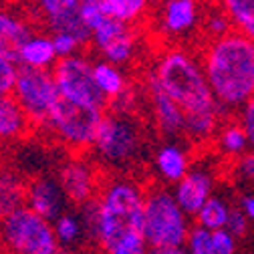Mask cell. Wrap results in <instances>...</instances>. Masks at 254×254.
Here are the masks:
<instances>
[{"instance_id":"1","label":"cell","mask_w":254,"mask_h":254,"mask_svg":"<svg viewBox=\"0 0 254 254\" xmlns=\"http://www.w3.org/2000/svg\"><path fill=\"white\" fill-rule=\"evenodd\" d=\"M145 192L147 188L143 184L123 174H111L103 180L97 198L79 206L89 242L109 254L145 252Z\"/></svg>"},{"instance_id":"2","label":"cell","mask_w":254,"mask_h":254,"mask_svg":"<svg viewBox=\"0 0 254 254\" xmlns=\"http://www.w3.org/2000/svg\"><path fill=\"white\" fill-rule=\"evenodd\" d=\"M200 61L224 111H240L254 99V39L236 28L216 39H204Z\"/></svg>"},{"instance_id":"3","label":"cell","mask_w":254,"mask_h":254,"mask_svg":"<svg viewBox=\"0 0 254 254\" xmlns=\"http://www.w3.org/2000/svg\"><path fill=\"white\" fill-rule=\"evenodd\" d=\"M151 73L180 103L186 115L222 109L214 97V91L208 83L200 57H194L184 47L166 49L157 57Z\"/></svg>"},{"instance_id":"4","label":"cell","mask_w":254,"mask_h":254,"mask_svg":"<svg viewBox=\"0 0 254 254\" xmlns=\"http://www.w3.org/2000/svg\"><path fill=\"white\" fill-rule=\"evenodd\" d=\"M190 218L174 196V190L153 184L145 192L143 236L147 250L160 254H178L186 250V238L192 228Z\"/></svg>"},{"instance_id":"5","label":"cell","mask_w":254,"mask_h":254,"mask_svg":"<svg viewBox=\"0 0 254 254\" xmlns=\"http://www.w3.org/2000/svg\"><path fill=\"white\" fill-rule=\"evenodd\" d=\"M143 151L145 133L139 121L129 111H105L91 145V153L97 164L115 174H125L141 162Z\"/></svg>"},{"instance_id":"6","label":"cell","mask_w":254,"mask_h":254,"mask_svg":"<svg viewBox=\"0 0 254 254\" xmlns=\"http://www.w3.org/2000/svg\"><path fill=\"white\" fill-rule=\"evenodd\" d=\"M81 14L91 30V47L95 53H99V57L121 67L135 61L139 53V33L135 24L107 14L93 2H83Z\"/></svg>"},{"instance_id":"7","label":"cell","mask_w":254,"mask_h":254,"mask_svg":"<svg viewBox=\"0 0 254 254\" xmlns=\"http://www.w3.org/2000/svg\"><path fill=\"white\" fill-rule=\"evenodd\" d=\"M0 246L20 254H55L61 250L53 220L26 204L0 220Z\"/></svg>"},{"instance_id":"8","label":"cell","mask_w":254,"mask_h":254,"mask_svg":"<svg viewBox=\"0 0 254 254\" xmlns=\"http://www.w3.org/2000/svg\"><path fill=\"white\" fill-rule=\"evenodd\" d=\"M105 111L107 109L61 97L45 129H49V133L63 147L71 149L73 153H85L91 151V145L95 141Z\"/></svg>"},{"instance_id":"9","label":"cell","mask_w":254,"mask_h":254,"mask_svg":"<svg viewBox=\"0 0 254 254\" xmlns=\"http://www.w3.org/2000/svg\"><path fill=\"white\" fill-rule=\"evenodd\" d=\"M12 95L18 99L22 109L35 127H47L49 117L61 99V93L53 75V69H35L20 65Z\"/></svg>"},{"instance_id":"10","label":"cell","mask_w":254,"mask_h":254,"mask_svg":"<svg viewBox=\"0 0 254 254\" xmlns=\"http://www.w3.org/2000/svg\"><path fill=\"white\" fill-rule=\"evenodd\" d=\"M93 61L85 53H75L69 57H61L55 67L53 75L59 87L61 97H67L71 101H79L93 107H109V99L99 89L93 75Z\"/></svg>"},{"instance_id":"11","label":"cell","mask_w":254,"mask_h":254,"mask_svg":"<svg viewBox=\"0 0 254 254\" xmlns=\"http://www.w3.org/2000/svg\"><path fill=\"white\" fill-rule=\"evenodd\" d=\"M99 168L101 166L85 153H75L67 162H63L57 172V178L73 206L79 208L97 198L103 184Z\"/></svg>"},{"instance_id":"12","label":"cell","mask_w":254,"mask_h":254,"mask_svg":"<svg viewBox=\"0 0 254 254\" xmlns=\"http://www.w3.org/2000/svg\"><path fill=\"white\" fill-rule=\"evenodd\" d=\"M145 93L151 109V121L157 133L166 139H176L184 135L186 113L180 107V103L162 87V83L157 81L153 73H149L145 79Z\"/></svg>"},{"instance_id":"13","label":"cell","mask_w":254,"mask_h":254,"mask_svg":"<svg viewBox=\"0 0 254 254\" xmlns=\"http://www.w3.org/2000/svg\"><path fill=\"white\" fill-rule=\"evenodd\" d=\"M206 8L200 0H162L157 8V26L168 39L182 41L202 28Z\"/></svg>"},{"instance_id":"14","label":"cell","mask_w":254,"mask_h":254,"mask_svg":"<svg viewBox=\"0 0 254 254\" xmlns=\"http://www.w3.org/2000/svg\"><path fill=\"white\" fill-rule=\"evenodd\" d=\"M83 0H35L39 16L51 33H73L91 45V30L81 14Z\"/></svg>"},{"instance_id":"15","label":"cell","mask_w":254,"mask_h":254,"mask_svg":"<svg viewBox=\"0 0 254 254\" xmlns=\"http://www.w3.org/2000/svg\"><path fill=\"white\" fill-rule=\"evenodd\" d=\"M216 176L206 166H192L188 174L174 186V196L188 216H196L206 200L214 194Z\"/></svg>"},{"instance_id":"16","label":"cell","mask_w":254,"mask_h":254,"mask_svg":"<svg viewBox=\"0 0 254 254\" xmlns=\"http://www.w3.org/2000/svg\"><path fill=\"white\" fill-rule=\"evenodd\" d=\"M69 204L71 202L57 176H41L26 184V206L49 220H55L69 210Z\"/></svg>"},{"instance_id":"17","label":"cell","mask_w":254,"mask_h":254,"mask_svg":"<svg viewBox=\"0 0 254 254\" xmlns=\"http://www.w3.org/2000/svg\"><path fill=\"white\" fill-rule=\"evenodd\" d=\"M151 166L157 182L164 186H176L192 168V160H190V153L182 143L168 139L155 149Z\"/></svg>"},{"instance_id":"18","label":"cell","mask_w":254,"mask_h":254,"mask_svg":"<svg viewBox=\"0 0 254 254\" xmlns=\"http://www.w3.org/2000/svg\"><path fill=\"white\" fill-rule=\"evenodd\" d=\"M33 127V121L28 119L26 111L12 93L0 95V143L20 141L30 133Z\"/></svg>"},{"instance_id":"19","label":"cell","mask_w":254,"mask_h":254,"mask_svg":"<svg viewBox=\"0 0 254 254\" xmlns=\"http://www.w3.org/2000/svg\"><path fill=\"white\" fill-rule=\"evenodd\" d=\"M33 33V24L24 14L6 4H0V51L16 57L20 45Z\"/></svg>"},{"instance_id":"20","label":"cell","mask_w":254,"mask_h":254,"mask_svg":"<svg viewBox=\"0 0 254 254\" xmlns=\"http://www.w3.org/2000/svg\"><path fill=\"white\" fill-rule=\"evenodd\" d=\"M93 75L109 103H117L129 93V79H127L121 65H115V63L99 57L93 61Z\"/></svg>"},{"instance_id":"21","label":"cell","mask_w":254,"mask_h":254,"mask_svg":"<svg viewBox=\"0 0 254 254\" xmlns=\"http://www.w3.org/2000/svg\"><path fill=\"white\" fill-rule=\"evenodd\" d=\"M18 63L24 67H35V69H53L55 63L59 61V55L55 51L53 37L33 33L18 49L16 55Z\"/></svg>"},{"instance_id":"22","label":"cell","mask_w":254,"mask_h":254,"mask_svg":"<svg viewBox=\"0 0 254 254\" xmlns=\"http://www.w3.org/2000/svg\"><path fill=\"white\" fill-rule=\"evenodd\" d=\"M53 226H55V234L61 250H75L89 242V234H87V226H85L81 210L77 212L65 210L53 220Z\"/></svg>"},{"instance_id":"23","label":"cell","mask_w":254,"mask_h":254,"mask_svg":"<svg viewBox=\"0 0 254 254\" xmlns=\"http://www.w3.org/2000/svg\"><path fill=\"white\" fill-rule=\"evenodd\" d=\"M216 145L220 153L228 157V160H236V157H240L244 151L250 149V141L240 119H230L220 123L216 133Z\"/></svg>"},{"instance_id":"24","label":"cell","mask_w":254,"mask_h":254,"mask_svg":"<svg viewBox=\"0 0 254 254\" xmlns=\"http://www.w3.org/2000/svg\"><path fill=\"white\" fill-rule=\"evenodd\" d=\"M83 2L97 4L107 14L131 24H139L151 6V0H83Z\"/></svg>"},{"instance_id":"25","label":"cell","mask_w":254,"mask_h":254,"mask_svg":"<svg viewBox=\"0 0 254 254\" xmlns=\"http://www.w3.org/2000/svg\"><path fill=\"white\" fill-rule=\"evenodd\" d=\"M26 204V184L12 172H0V220Z\"/></svg>"},{"instance_id":"26","label":"cell","mask_w":254,"mask_h":254,"mask_svg":"<svg viewBox=\"0 0 254 254\" xmlns=\"http://www.w3.org/2000/svg\"><path fill=\"white\" fill-rule=\"evenodd\" d=\"M224 10L232 26L254 39V0H214Z\"/></svg>"},{"instance_id":"27","label":"cell","mask_w":254,"mask_h":254,"mask_svg":"<svg viewBox=\"0 0 254 254\" xmlns=\"http://www.w3.org/2000/svg\"><path fill=\"white\" fill-rule=\"evenodd\" d=\"M230 210H232V204H228L224 198L218 196V194H212L206 200V204L200 208V212L194 216V220L198 222V224L210 228V230L226 228Z\"/></svg>"},{"instance_id":"28","label":"cell","mask_w":254,"mask_h":254,"mask_svg":"<svg viewBox=\"0 0 254 254\" xmlns=\"http://www.w3.org/2000/svg\"><path fill=\"white\" fill-rule=\"evenodd\" d=\"M234 26L228 18V14L222 10L216 2L212 8H206L204 12V18H202V28H200V33L204 39H216V37H222V35H226L230 33Z\"/></svg>"},{"instance_id":"29","label":"cell","mask_w":254,"mask_h":254,"mask_svg":"<svg viewBox=\"0 0 254 254\" xmlns=\"http://www.w3.org/2000/svg\"><path fill=\"white\" fill-rule=\"evenodd\" d=\"M186 252H192V254H212V230L196 222V224L190 228V232H188Z\"/></svg>"},{"instance_id":"30","label":"cell","mask_w":254,"mask_h":254,"mask_svg":"<svg viewBox=\"0 0 254 254\" xmlns=\"http://www.w3.org/2000/svg\"><path fill=\"white\" fill-rule=\"evenodd\" d=\"M18 69H20V63L16 61V57L0 51V95L12 93Z\"/></svg>"},{"instance_id":"31","label":"cell","mask_w":254,"mask_h":254,"mask_svg":"<svg viewBox=\"0 0 254 254\" xmlns=\"http://www.w3.org/2000/svg\"><path fill=\"white\" fill-rule=\"evenodd\" d=\"M53 37V43H55V51L61 57H69V55H75V53H81L83 47H87L77 35L73 33H51Z\"/></svg>"},{"instance_id":"32","label":"cell","mask_w":254,"mask_h":254,"mask_svg":"<svg viewBox=\"0 0 254 254\" xmlns=\"http://www.w3.org/2000/svg\"><path fill=\"white\" fill-rule=\"evenodd\" d=\"M238 248V238L228 228L212 230V254H232Z\"/></svg>"},{"instance_id":"33","label":"cell","mask_w":254,"mask_h":254,"mask_svg":"<svg viewBox=\"0 0 254 254\" xmlns=\"http://www.w3.org/2000/svg\"><path fill=\"white\" fill-rule=\"evenodd\" d=\"M226 228L240 240L248 234L250 230V218L244 214V210L240 206H232L230 210V216H228V222H226Z\"/></svg>"},{"instance_id":"34","label":"cell","mask_w":254,"mask_h":254,"mask_svg":"<svg viewBox=\"0 0 254 254\" xmlns=\"http://www.w3.org/2000/svg\"><path fill=\"white\" fill-rule=\"evenodd\" d=\"M234 172L240 180L254 186V149H248L240 157H236L234 160Z\"/></svg>"},{"instance_id":"35","label":"cell","mask_w":254,"mask_h":254,"mask_svg":"<svg viewBox=\"0 0 254 254\" xmlns=\"http://www.w3.org/2000/svg\"><path fill=\"white\" fill-rule=\"evenodd\" d=\"M238 119L244 125L248 141H250V149H254V99L250 103H246L240 111H238Z\"/></svg>"},{"instance_id":"36","label":"cell","mask_w":254,"mask_h":254,"mask_svg":"<svg viewBox=\"0 0 254 254\" xmlns=\"http://www.w3.org/2000/svg\"><path fill=\"white\" fill-rule=\"evenodd\" d=\"M238 206L244 210V214L250 218V222H254V194H246V196H242Z\"/></svg>"},{"instance_id":"37","label":"cell","mask_w":254,"mask_h":254,"mask_svg":"<svg viewBox=\"0 0 254 254\" xmlns=\"http://www.w3.org/2000/svg\"><path fill=\"white\" fill-rule=\"evenodd\" d=\"M0 4H8V0H0Z\"/></svg>"}]
</instances>
